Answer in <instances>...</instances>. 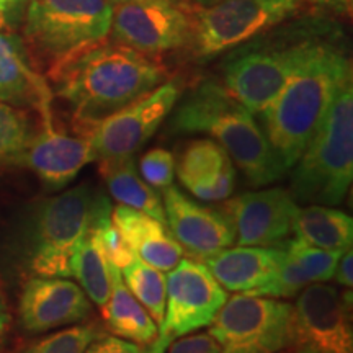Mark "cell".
<instances>
[{"instance_id":"cell-2","label":"cell","mask_w":353,"mask_h":353,"mask_svg":"<svg viewBox=\"0 0 353 353\" xmlns=\"http://www.w3.org/2000/svg\"><path fill=\"white\" fill-rule=\"evenodd\" d=\"M352 79L350 57L339 37L321 48L260 112V126L278 162L293 169L337 95Z\"/></svg>"},{"instance_id":"cell-7","label":"cell","mask_w":353,"mask_h":353,"mask_svg":"<svg viewBox=\"0 0 353 353\" xmlns=\"http://www.w3.org/2000/svg\"><path fill=\"white\" fill-rule=\"evenodd\" d=\"M95 196L90 185L81 183L39 206L28 239V265L34 275H72L74 255L90 228Z\"/></svg>"},{"instance_id":"cell-32","label":"cell","mask_w":353,"mask_h":353,"mask_svg":"<svg viewBox=\"0 0 353 353\" xmlns=\"http://www.w3.org/2000/svg\"><path fill=\"white\" fill-rule=\"evenodd\" d=\"M83 353H149V348L139 343L125 341L117 335L101 334L97 337Z\"/></svg>"},{"instance_id":"cell-35","label":"cell","mask_w":353,"mask_h":353,"mask_svg":"<svg viewBox=\"0 0 353 353\" xmlns=\"http://www.w3.org/2000/svg\"><path fill=\"white\" fill-rule=\"evenodd\" d=\"M8 329H10V312H8L7 301L3 298L2 290H0V350L6 345Z\"/></svg>"},{"instance_id":"cell-12","label":"cell","mask_w":353,"mask_h":353,"mask_svg":"<svg viewBox=\"0 0 353 353\" xmlns=\"http://www.w3.org/2000/svg\"><path fill=\"white\" fill-rule=\"evenodd\" d=\"M312 283L298 294L288 347L293 353H353L352 290Z\"/></svg>"},{"instance_id":"cell-33","label":"cell","mask_w":353,"mask_h":353,"mask_svg":"<svg viewBox=\"0 0 353 353\" xmlns=\"http://www.w3.org/2000/svg\"><path fill=\"white\" fill-rule=\"evenodd\" d=\"M339 285L343 286V290H352L353 286V252L352 249L345 250L339 259L337 267H335L334 276Z\"/></svg>"},{"instance_id":"cell-11","label":"cell","mask_w":353,"mask_h":353,"mask_svg":"<svg viewBox=\"0 0 353 353\" xmlns=\"http://www.w3.org/2000/svg\"><path fill=\"white\" fill-rule=\"evenodd\" d=\"M180 99V85L165 81L139 100L88 126L81 134L90 141L95 162H113L134 157L159 126L174 112Z\"/></svg>"},{"instance_id":"cell-19","label":"cell","mask_w":353,"mask_h":353,"mask_svg":"<svg viewBox=\"0 0 353 353\" xmlns=\"http://www.w3.org/2000/svg\"><path fill=\"white\" fill-rule=\"evenodd\" d=\"M175 167L180 182L198 200L224 201L236 187V165L213 139L190 141Z\"/></svg>"},{"instance_id":"cell-10","label":"cell","mask_w":353,"mask_h":353,"mask_svg":"<svg viewBox=\"0 0 353 353\" xmlns=\"http://www.w3.org/2000/svg\"><path fill=\"white\" fill-rule=\"evenodd\" d=\"M228 293L201 260L182 257L167 275L165 312L149 353H165L176 339L208 327Z\"/></svg>"},{"instance_id":"cell-8","label":"cell","mask_w":353,"mask_h":353,"mask_svg":"<svg viewBox=\"0 0 353 353\" xmlns=\"http://www.w3.org/2000/svg\"><path fill=\"white\" fill-rule=\"evenodd\" d=\"M304 0H223L195 13L193 50L210 59L298 15Z\"/></svg>"},{"instance_id":"cell-22","label":"cell","mask_w":353,"mask_h":353,"mask_svg":"<svg viewBox=\"0 0 353 353\" xmlns=\"http://www.w3.org/2000/svg\"><path fill=\"white\" fill-rule=\"evenodd\" d=\"M112 291L108 301L101 306V317L113 335L125 341L151 347L157 341L159 327L149 311L141 304L123 281L121 272L108 260Z\"/></svg>"},{"instance_id":"cell-16","label":"cell","mask_w":353,"mask_h":353,"mask_svg":"<svg viewBox=\"0 0 353 353\" xmlns=\"http://www.w3.org/2000/svg\"><path fill=\"white\" fill-rule=\"evenodd\" d=\"M165 224L190 257L205 260L236 242V231L223 210L190 200L175 187L164 190Z\"/></svg>"},{"instance_id":"cell-21","label":"cell","mask_w":353,"mask_h":353,"mask_svg":"<svg viewBox=\"0 0 353 353\" xmlns=\"http://www.w3.org/2000/svg\"><path fill=\"white\" fill-rule=\"evenodd\" d=\"M0 101L33 107L41 117L51 113L50 87L32 68L23 44L7 33H0Z\"/></svg>"},{"instance_id":"cell-3","label":"cell","mask_w":353,"mask_h":353,"mask_svg":"<svg viewBox=\"0 0 353 353\" xmlns=\"http://www.w3.org/2000/svg\"><path fill=\"white\" fill-rule=\"evenodd\" d=\"M337 37L334 25L321 19L268 30L231 50L223 63V85L254 114L260 113L324 44Z\"/></svg>"},{"instance_id":"cell-17","label":"cell","mask_w":353,"mask_h":353,"mask_svg":"<svg viewBox=\"0 0 353 353\" xmlns=\"http://www.w3.org/2000/svg\"><path fill=\"white\" fill-rule=\"evenodd\" d=\"M90 162H95L90 141L83 134L70 136L57 131L48 114L43 117V130L34 134L20 165L34 172L48 190H63Z\"/></svg>"},{"instance_id":"cell-14","label":"cell","mask_w":353,"mask_h":353,"mask_svg":"<svg viewBox=\"0 0 353 353\" xmlns=\"http://www.w3.org/2000/svg\"><path fill=\"white\" fill-rule=\"evenodd\" d=\"M298 208L290 190L265 188L228 200L223 213L232 223L237 245H275L293 234Z\"/></svg>"},{"instance_id":"cell-31","label":"cell","mask_w":353,"mask_h":353,"mask_svg":"<svg viewBox=\"0 0 353 353\" xmlns=\"http://www.w3.org/2000/svg\"><path fill=\"white\" fill-rule=\"evenodd\" d=\"M167 348L169 353H221L219 343L210 334L183 335Z\"/></svg>"},{"instance_id":"cell-9","label":"cell","mask_w":353,"mask_h":353,"mask_svg":"<svg viewBox=\"0 0 353 353\" xmlns=\"http://www.w3.org/2000/svg\"><path fill=\"white\" fill-rule=\"evenodd\" d=\"M293 306L276 298L237 293L210 324L221 353H280L290 343Z\"/></svg>"},{"instance_id":"cell-13","label":"cell","mask_w":353,"mask_h":353,"mask_svg":"<svg viewBox=\"0 0 353 353\" xmlns=\"http://www.w3.org/2000/svg\"><path fill=\"white\" fill-rule=\"evenodd\" d=\"M195 13L182 0H141L113 3L110 33L113 41L149 56L174 51L192 43Z\"/></svg>"},{"instance_id":"cell-39","label":"cell","mask_w":353,"mask_h":353,"mask_svg":"<svg viewBox=\"0 0 353 353\" xmlns=\"http://www.w3.org/2000/svg\"><path fill=\"white\" fill-rule=\"evenodd\" d=\"M280 353H281V352H280Z\"/></svg>"},{"instance_id":"cell-30","label":"cell","mask_w":353,"mask_h":353,"mask_svg":"<svg viewBox=\"0 0 353 353\" xmlns=\"http://www.w3.org/2000/svg\"><path fill=\"white\" fill-rule=\"evenodd\" d=\"M141 176L152 188L165 190L174 183L175 176V157L167 149H151L139 161Z\"/></svg>"},{"instance_id":"cell-20","label":"cell","mask_w":353,"mask_h":353,"mask_svg":"<svg viewBox=\"0 0 353 353\" xmlns=\"http://www.w3.org/2000/svg\"><path fill=\"white\" fill-rule=\"evenodd\" d=\"M112 223L123 241L145 263L162 272H169L183 257L182 245L165 223L143 213V211L118 205L112 211Z\"/></svg>"},{"instance_id":"cell-27","label":"cell","mask_w":353,"mask_h":353,"mask_svg":"<svg viewBox=\"0 0 353 353\" xmlns=\"http://www.w3.org/2000/svg\"><path fill=\"white\" fill-rule=\"evenodd\" d=\"M34 134L32 118L25 110L0 101V167L20 165Z\"/></svg>"},{"instance_id":"cell-15","label":"cell","mask_w":353,"mask_h":353,"mask_svg":"<svg viewBox=\"0 0 353 353\" xmlns=\"http://www.w3.org/2000/svg\"><path fill=\"white\" fill-rule=\"evenodd\" d=\"M20 324L28 334L81 324L92 314L90 299L81 286L63 276H34L20 294Z\"/></svg>"},{"instance_id":"cell-18","label":"cell","mask_w":353,"mask_h":353,"mask_svg":"<svg viewBox=\"0 0 353 353\" xmlns=\"http://www.w3.org/2000/svg\"><path fill=\"white\" fill-rule=\"evenodd\" d=\"M281 262L280 242L275 245H231L203 260L224 290L268 298Z\"/></svg>"},{"instance_id":"cell-4","label":"cell","mask_w":353,"mask_h":353,"mask_svg":"<svg viewBox=\"0 0 353 353\" xmlns=\"http://www.w3.org/2000/svg\"><path fill=\"white\" fill-rule=\"evenodd\" d=\"M176 132H203L216 141L254 187L273 183L285 174L254 113L224 88L205 81L180 101L170 121Z\"/></svg>"},{"instance_id":"cell-23","label":"cell","mask_w":353,"mask_h":353,"mask_svg":"<svg viewBox=\"0 0 353 353\" xmlns=\"http://www.w3.org/2000/svg\"><path fill=\"white\" fill-rule=\"evenodd\" d=\"M293 234L319 249L343 254L352 249L353 219L334 206H299L294 216Z\"/></svg>"},{"instance_id":"cell-38","label":"cell","mask_w":353,"mask_h":353,"mask_svg":"<svg viewBox=\"0 0 353 353\" xmlns=\"http://www.w3.org/2000/svg\"><path fill=\"white\" fill-rule=\"evenodd\" d=\"M112 3H128V2H141V0H110Z\"/></svg>"},{"instance_id":"cell-24","label":"cell","mask_w":353,"mask_h":353,"mask_svg":"<svg viewBox=\"0 0 353 353\" xmlns=\"http://www.w3.org/2000/svg\"><path fill=\"white\" fill-rule=\"evenodd\" d=\"M99 170L107 183L110 195L120 205L143 211L161 223H165L162 196L138 174L134 157L99 162Z\"/></svg>"},{"instance_id":"cell-34","label":"cell","mask_w":353,"mask_h":353,"mask_svg":"<svg viewBox=\"0 0 353 353\" xmlns=\"http://www.w3.org/2000/svg\"><path fill=\"white\" fill-rule=\"evenodd\" d=\"M304 2L319 8H327V10L343 13V15H350L353 7V0H304Z\"/></svg>"},{"instance_id":"cell-28","label":"cell","mask_w":353,"mask_h":353,"mask_svg":"<svg viewBox=\"0 0 353 353\" xmlns=\"http://www.w3.org/2000/svg\"><path fill=\"white\" fill-rule=\"evenodd\" d=\"M281 247L286 255L306 273L311 283H325L332 280L335 267L342 255L341 252H330V250L307 244L299 237L283 241Z\"/></svg>"},{"instance_id":"cell-36","label":"cell","mask_w":353,"mask_h":353,"mask_svg":"<svg viewBox=\"0 0 353 353\" xmlns=\"http://www.w3.org/2000/svg\"><path fill=\"white\" fill-rule=\"evenodd\" d=\"M20 2H23V0H0V15H2L3 12H8L15 6H19Z\"/></svg>"},{"instance_id":"cell-37","label":"cell","mask_w":353,"mask_h":353,"mask_svg":"<svg viewBox=\"0 0 353 353\" xmlns=\"http://www.w3.org/2000/svg\"><path fill=\"white\" fill-rule=\"evenodd\" d=\"M193 2H195L198 7H211V6H216V3L223 2V0H193Z\"/></svg>"},{"instance_id":"cell-1","label":"cell","mask_w":353,"mask_h":353,"mask_svg":"<svg viewBox=\"0 0 353 353\" xmlns=\"http://www.w3.org/2000/svg\"><path fill=\"white\" fill-rule=\"evenodd\" d=\"M50 76L81 132L152 92L169 70L154 56L103 39L51 68Z\"/></svg>"},{"instance_id":"cell-25","label":"cell","mask_w":353,"mask_h":353,"mask_svg":"<svg viewBox=\"0 0 353 353\" xmlns=\"http://www.w3.org/2000/svg\"><path fill=\"white\" fill-rule=\"evenodd\" d=\"M100 193V192H99ZM99 193L95 196L94 214L90 228L79 245L72 260V275L79 281V286L85 291L92 303L101 307L108 301L112 291V276H110L108 259L105 255L99 237L97 226V208H99Z\"/></svg>"},{"instance_id":"cell-29","label":"cell","mask_w":353,"mask_h":353,"mask_svg":"<svg viewBox=\"0 0 353 353\" xmlns=\"http://www.w3.org/2000/svg\"><path fill=\"white\" fill-rule=\"evenodd\" d=\"M103 334L95 322L68 325L39 341L30 343L21 353H83L87 347Z\"/></svg>"},{"instance_id":"cell-5","label":"cell","mask_w":353,"mask_h":353,"mask_svg":"<svg viewBox=\"0 0 353 353\" xmlns=\"http://www.w3.org/2000/svg\"><path fill=\"white\" fill-rule=\"evenodd\" d=\"M291 195L304 205L337 206L353 179V81L339 88L324 120L293 165Z\"/></svg>"},{"instance_id":"cell-6","label":"cell","mask_w":353,"mask_h":353,"mask_svg":"<svg viewBox=\"0 0 353 353\" xmlns=\"http://www.w3.org/2000/svg\"><path fill=\"white\" fill-rule=\"evenodd\" d=\"M110 0H30L25 37L51 68L108 38Z\"/></svg>"},{"instance_id":"cell-26","label":"cell","mask_w":353,"mask_h":353,"mask_svg":"<svg viewBox=\"0 0 353 353\" xmlns=\"http://www.w3.org/2000/svg\"><path fill=\"white\" fill-rule=\"evenodd\" d=\"M120 272L128 290L161 325L165 312L167 293V276L164 272L145 263L136 254H132L130 263L120 268Z\"/></svg>"}]
</instances>
